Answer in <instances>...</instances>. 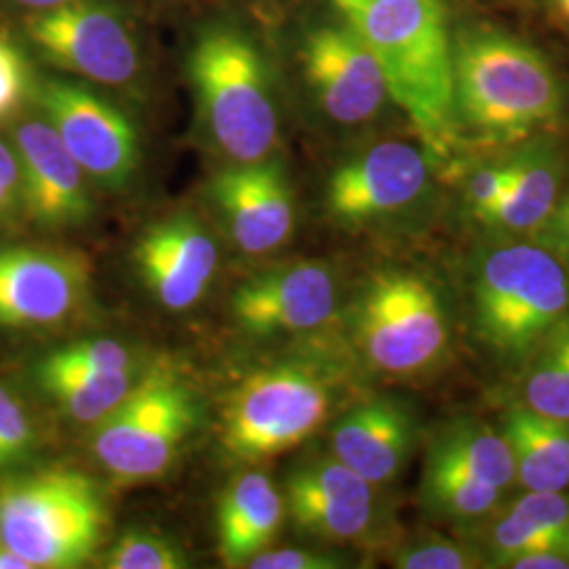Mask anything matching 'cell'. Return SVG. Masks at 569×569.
<instances>
[{
    "instance_id": "22",
    "label": "cell",
    "mask_w": 569,
    "mask_h": 569,
    "mask_svg": "<svg viewBox=\"0 0 569 569\" xmlns=\"http://www.w3.org/2000/svg\"><path fill=\"white\" fill-rule=\"evenodd\" d=\"M138 378L136 367L117 373L70 369L44 361L37 367V380L44 395L81 425H100L106 416L121 406Z\"/></svg>"
},
{
    "instance_id": "40",
    "label": "cell",
    "mask_w": 569,
    "mask_h": 569,
    "mask_svg": "<svg viewBox=\"0 0 569 569\" xmlns=\"http://www.w3.org/2000/svg\"><path fill=\"white\" fill-rule=\"evenodd\" d=\"M557 9H559L561 18L569 21V0H557Z\"/></svg>"
},
{
    "instance_id": "2",
    "label": "cell",
    "mask_w": 569,
    "mask_h": 569,
    "mask_svg": "<svg viewBox=\"0 0 569 569\" xmlns=\"http://www.w3.org/2000/svg\"><path fill=\"white\" fill-rule=\"evenodd\" d=\"M186 77L204 136L228 163L272 157L281 138L277 82L249 30L228 20L201 26L186 53Z\"/></svg>"
},
{
    "instance_id": "23",
    "label": "cell",
    "mask_w": 569,
    "mask_h": 569,
    "mask_svg": "<svg viewBox=\"0 0 569 569\" xmlns=\"http://www.w3.org/2000/svg\"><path fill=\"white\" fill-rule=\"evenodd\" d=\"M427 456L462 468L481 483L502 491L515 481V465L505 437L472 420L446 428L430 443Z\"/></svg>"
},
{
    "instance_id": "17",
    "label": "cell",
    "mask_w": 569,
    "mask_h": 569,
    "mask_svg": "<svg viewBox=\"0 0 569 569\" xmlns=\"http://www.w3.org/2000/svg\"><path fill=\"white\" fill-rule=\"evenodd\" d=\"M20 164V203L42 230L84 224L93 211L81 164L44 121L21 122L13 136Z\"/></svg>"
},
{
    "instance_id": "29",
    "label": "cell",
    "mask_w": 569,
    "mask_h": 569,
    "mask_svg": "<svg viewBox=\"0 0 569 569\" xmlns=\"http://www.w3.org/2000/svg\"><path fill=\"white\" fill-rule=\"evenodd\" d=\"M401 569H477L486 568L488 559L465 542H456L443 536H430L416 545H409L392 561Z\"/></svg>"
},
{
    "instance_id": "15",
    "label": "cell",
    "mask_w": 569,
    "mask_h": 569,
    "mask_svg": "<svg viewBox=\"0 0 569 569\" xmlns=\"http://www.w3.org/2000/svg\"><path fill=\"white\" fill-rule=\"evenodd\" d=\"M338 287L319 262H293L258 272L230 300L234 323L251 336L300 333L326 326L336 312Z\"/></svg>"
},
{
    "instance_id": "9",
    "label": "cell",
    "mask_w": 569,
    "mask_h": 569,
    "mask_svg": "<svg viewBox=\"0 0 569 569\" xmlns=\"http://www.w3.org/2000/svg\"><path fill=\"white\" fill-rule=\"evenodd\" d=\"M26 41L42 60L82 81L129 87L142 72V47L112 0H66L23 18Z\"/></svg>"
},
{
    "instance_id": "18",
    "label": "cell",
    "mask_w": 569,
    "mask_h": 569,
    "mask_svg": "<svg viewBox=\"0 0 569 569\" xmlns=\"http://www.w3.org/2000/svg\"><path fill=\"white\" fill-rule=\"evenodd\" d=\"M416 441V422L392 399H371L350 409L331 435L333 456L373 488L387 486L406 467Z\"/></svg>"
},
{
    "instance_id": "1",
    "label": "cell",
    "mask_w": 569,
    "mask_h": 569,
    "mask_svg": "<svg viewBox=\"0 0 569 569\" xmlns=\"http://www.w3.org/2000/svg\"><path fill=\"white\" fill-rule=\"evenodd\" d=\"M366 41L387 79L390 102L406 114L432 163L460 146L456 41L443 0H329Z\"/></svg>"
},
{
    "instance_id": "5",
    "label": "cell",
    "mask_w": 569,
    "mask_h": 569,
    "mask_svg": "<svg viewBox=\"0 0 569 569\" xmlns=\"http://www.w3.org/2000/svg\"><path fill=\"white\" fill-rule=\"evenodd\" d=\"M475 323L483 345L505 359H523L569 312V270L550 249L505 244L475 270Z\"/></svg>"
},
{
    "instance_id": "4",
    "label": "cell",
    "mask_w": 569,
    "mask_h": 569,
    "mask_svg": "<svg viewBox=\"0 0 569 569\" xmlns=\"http://www.w3.org/2000/svg\"><path fill=\"white\" fill-rule=\"evenodd\" d=\"M106 529L98 486L79 470L44 468L0 483V540L32 569H74Z\"/></svg>"
},
{
    "instance_id": "32",
    "label": "cell",
    "mask_w": 569,
    "mask_h": 569,
    "mask_svg": "<svg viewBox=\"0 0 569 569\" xmlns=\"http://www.w3.org/2000/svg\"><path fill=\"white\" fill-rule=\"evenodd\" d=\"M32 89V68L23 49L0 34V121L11 117Z\"/></svg>"
},
{
    "instance_id": "28",
    "label": "cell",
    "mask_w": 569,
    "mask_h": 569,
    "mask_svg": "<svg viewBox=\"0 0 569 569\" xmlns=\"http://www.w3.org/2000/svg\"><path fill=\"white\" fill-rule=\"evenodd\" d=\"M110 569H182L188 557L178 542L148 529H129L121 533L106 557Z\"/></svg>"
},
{
    "instance_id": "27",
    "label": "cell",
    "mask_w": 569,
    "mask_h": 569,
    "mask_svg": "<svg viewBox=\"0 0 569 569\" xmlns=\"http://www.w3.org/2000/svg\"><path fill=\"white\" fill-rule=\"evenodd\" d=\"M373 486L338 458L306 462L287 477L284 500H338L373 502Z\"/></svg>"
},
{
    "instance_id": "36",
    "label": "cell",
    "mask_w": 569,
    "mask_h": 569,
    "mask_svg": "<svg viewBox=\"0 0 569 569\" xmlns=\"http://www.w3.org/2000/svg\"><path fill=\"white\" fill-rule=\"evenodd\" d=\"M510 569H569V555L559 550H540L517 557L510 561Z\"/></svg>"
},
{
    "instance_id": "21",
    "label": "cell",
    "mask_w": 569,
    "mask_h": 569,
    "mask_svg": "<svg viewBox=\"0 0 569 569\" xmlns=\"http://www.w3.org/2000/svg\"><path fill=\"white\" fill-rule=\"evenodd\" d=\"M561 169L547 148H529L515 157V176L507 194L477 220L510 232L542 228L559 201Z\"/></svg>"
},
{
    "instance_id": "3",
    "label": "cell",
    "mask_w": 569,
    "mask_h": 569,
    "mask_svg": "<svg viewBox=\"0 0 569 569\" xmlns=\"http://www.w3.org/2000/svg\"><path fill=\"white\" fill-rule=\"evenodd\" d=\"M456 112L460 129L510 143L555 127L566 96L550 61L529 42L496 28L456 41Z\"/></svg>"
},
{
    "instance_id": "6",
    "label": "cell",
    "mask_w": 569,
    "mask_h": 569,
    "mask_svg": "<svg viewBox=\"0 0 569 569\" xmlns=\"http://www.w3.org/2000/svg\"><path fill=\"white\" fill-rule=\"evenodd\" d=\"M323 371L300 363L266 367L234 388L222 409L220 443L228 456L256 462L298 448L333 407Z\"/></svg>"
},
{
    "instance_id": "19",
    "label": "cell",
    "mask_w": 569,
    "mask_h": 569,
    "mask_svg": "<svg viewBox=\"0 0 569 569\" xmlns=\"http://www.w3.org/2000/svg\"><path fill=\"white\" fill-rule=\"evenodd\" d=\"M284 500L262 470L230 483L218 505V552L228 568H243L268 549L283 523Z\"/></svg>"
},
{
    "instance_id": "25",
    "label": "cell",
    "mask_w": 569,
    "mask_h": 569,
    "mask_svg": "<svg viewBox=\"0 0 569 569\" xmlns=\"http://www.w3.org/2000/svg\"><path fill=\"white\" fill-rule=\"evenodd\" d=\"M526 380V406L569 422V321L563 319L536 348Z\"/></svg>"
},
{
    "instance_id": "30",
    "label": "cell",
    "mask_w": 569,
    "mask_h": 569,
    "mask_svg": "<svg viewBox=\"0 0 569 569\" xmlns=\"http://www.w3.org/2000/svg\"><path fill=\"white\" fill-rule=\"evenodd\" d=\"M51 366L70 367V369H87L98 373H117L133 369V355L127 346L110 338L82 340L77 345L66 346L42 359Z\"/></svg>"
},
{
    "instance_id": "38",
    "label": "cell",
    "mask_w": 569,
    "mask_h": 569,
    "mask_svg": "<svg viewBox=\"0 0 569 569\" xmlns=\"http://www.w3.org/2000/svg\"><path fill=\"white\" fill-rule=\"evenodd\" d=\"M20 203V190L0 178V218L13 211Z\"/></svg>"
},
{
    "instance_id": "24",
    "label": "cell",
    "mask_w": 569,
    "mask_h": 569,
    "mask_svg": "<svg viewBox=\"0 0 569 569\" xmlns=\"http://www.w3.org/2000/svg\"><path fill=\"white\" fill-rule=\"evenodd\" d=\"M422 493L428 509L453 521L481 519L493 512L502 498V489L486 486L462 468L435 456H427Z\"/></svg>"
},
{
    "instance_id": "11",
    "label": "cell",
    "mask_w": 569,
    "mask_h": 569,
    "mask_svg": "<svg viewBox=\"0 0 569 569\" xmlns=\"http://www.w3.org/2000/svg\"><path fill=\"white\" fill-rule=\"evenodd\" d=\"M298 61L312 100L329 121L363 124L390 102L380 63L342 16L306 28Z\"/></svg>"
},
{
    "instance_id": "14",
    "label": "cell",
    "mask_w": 569,
    "mask_h": 569,
    "mask_svg": "<svg viewBox=\"0 0 569 569\" xmlns=\"http://www.w3.org/2000/svg\"><path fill=\"white\" fill-rule=\"evenodd\" d=\"M89 287V264L72 251L0 249V329L58 326L77 312Z\"/></svg>"
},
{
    "instance_id": "31",
    "label": "cell",
    "mask_w": 569,
    "mask_h": 569,
    "mask_svg": "<svg viewBox=\"0 0 569 569\" xmlns=\"http://www.w3.org/2000/svg\"><path fill=\"white\" fill-rule=\"evenodd\" d=\"M34 448L28 409L11 388L0 385V470L16 467Z\"/></svg>"
},
{
    "instance_id": "34",
    "label": "cell",
    "mask_w": 569,
    "mask_h": 569,
    "mask_svg": "<svg viewBox=\"0 0 569 569\" xmlns=\"http://www.w3.org/2000/svg\"><path fill=\"white\" fill-rule=\"evenodd\" d=\"M247 568L251 569H336L345 568L340 557L310 550H262L258 552Z\"/></svg>"
},
{
    "instance_id": "12",
    "label": "cell",
    "mask_w": 569,
    "mask_h": 569,
    "mask_svg": "<svg viewBox=\"0 0 569 569\" xmlns=\"http://www.w3.org/2000/svg\"><path fill=\"white\" fill-rule=\"evenodd\" d=\"M432 161L422 146L382 142L340 164L326 188L327 213L340 224H369L406 211L427 192Z\"/></svg>"
},
{
    "instance_id": "8",
    "label": "cell",
    "mask_w": 569,
    "mask_h": 569,
    "mask_svg": "<svg viewBox=\"0 0 569 569\" xmlns=\"http://www.w3.org/2000/svg\"><path fill=\"white\" fill-rule=\"evenodd\" d=\"M448 340L446 306L428 279L409 270L371 277L355 310V342L369 366L418 373L443 355Z\"/></svg>"
},
{
    "instance_id": "20",
    "label": "cell",
    "mask_w": 569,
    "mask_h": 569,
    "mask_svg": "<svg viewBox=\"0 0 569 569\" xmlns=\"http://www.w3.org/2000/svg\"><path fill=\"white\" fill-rule=\"evenodd\" d=\"M502 437L515 465V479L528 491H563L569 486V422L510 407L502 418Z\"/></svg>"
},
{
    "instance_id": "13",
    "label": "cell",
    "mask_w": 569,
    "mask_h": 569,
    "mask_svg": "<svg viewBox=\"0 0 569 569\" xmlns=\"http://www.w3.org/2000/svg\"><path fill=\"white\" fill-rule=\"evenodd\" d=\"M207 194L232 243L243 253L264 256L289 241L296 226V199L279 159L228 163L209 180Z\"/></svg>"
},
{
    "instance_id": "37",
    "label": "cell",
    "mask_w": 569,
    "mask_h": 569,
    "mask_svg": "<svg viewBox=\"0 0 569 569\" xmlns=\"http://www.w3.org/2000/svg\"><path fill=\"white\" fill-rule=\"evenodd\" d=\"M66 0H0V4L4 7H11V9H20L28 13H39V11H47V9H53Z\"/></svg>"
},
{
    "instance_id": "26",
    "label": "cell",
    "mask_w": 569,
    "mask_h": 569,
    "mask_svg": "<svg viewBox=\"0 0 569 569\" xmlns=\"http://www.w3.org/2000/svg\"><path fill=\"white\" fill-rule=\"evenodd\" d=\"M296 528L329 542H352L373 529L376 509L338 500H284Z\"/></svg>"
},
{
    "instance_id": "16",
    "label": "cell",
    "mask_w": 569,
    "mask_h": 569,
    "mask_svg": "<svg viewBox=\"0 0 569 569\" xmlns=\"http://www.w3.org/2000/svg\"><path fill=\"white\" fill-rule=\"evenodd\" d=\"M131 260L154 302L169 312H183L203 300L220 253L194 216L176 213L143 230Z\"/></svg>"
},
{
    "instance_id": "35",
    "label": "cell",
    "mask_w": 569,
    "mask_h": 569,
    "mask_svg": "<svg viewBox=\"0 0 569 569\" xmlns=\"http://www.w3.org/2000/svg\"><path fill=\"white\" fill-rule=\"evenodd\" d=\"M542 228H547V237L552 241V253L569 262V194L557 201Z\"/></svg>"
},
{
    "instance_id": "39",
    "label": "cell",
    "mask_w": 569,
    "mask_h": 569,
    "mask_svg": "<svg viewBox=\"0 0 569 569\" xmlns=\"http://www.w3.org/2000/svg\"><path fill=\"white\" fill-rule=\"evenodd\" d=\"M0 569H32L26 559H21L18 552L9 549L2 540H0Z\"/></svg>"
},
{
    "instance_id": "10",
    "label": "cell",
    "mask_w": 569,
    "mask_h": 569,
    "mask_svg": "<svg viewBox=\"0 0 569 569\" xmlns=\"http://www.w3.org/2000/svg\"><path fill=\"white\" fill-rule=\"evenodd\" d=\"M34 98L91 182L110 192H124L136 182L142 138L122 108L89 84L68 79H44L34 87Z\"/></svg>"
},
{
    "instance_id": "7",
    "label": "cell",
    "mask_w": 569,
    "mask_h": 569,
    "mask_svg": "<svg viewBox=\"0 0 569 569\" xmlns=\"http://www.w3.org/2000/svg\"><path fill=\"white\" fill-rule=\"evenodd\" d=\"M199 413L188 382L167 367H154L96 428V458L121 483L159 479L194 432Z\"/></svg>"
},
{
    "instance_id": "33",
    "label": "cell",
    "mask_w": 569,
    "mask_h": 569,
    "mask_svg": "<svg viewBox=\"0 0 569 569\" xmlns=\"http://www.w3.org/2000/svg\"><path fill=\"white\" fill-rule=\"evenodd\" d=\"M515 159L502 163L486 164L477 169L467 183V201L475 218L488 211L491 204L498 203L512 183Z\"/></svg>"
}]
</instances>
